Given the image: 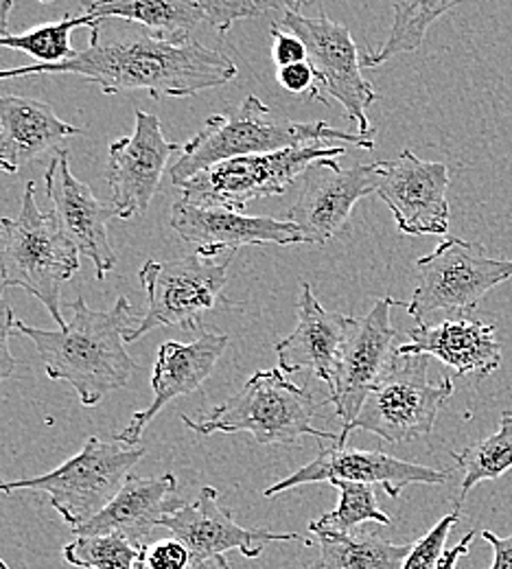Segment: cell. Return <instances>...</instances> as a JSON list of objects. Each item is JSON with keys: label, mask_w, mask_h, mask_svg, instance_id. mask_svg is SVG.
<instances>
[{"label": "cell", "mask_w": 512, "mask_h": 569, "mask_svg": "<svg viewBox=\"0 0 512 569\" xmlns=\"http://www.w3.org/2000/svg\"><path fill=\"white\" fill-rule=\"evenodd\" d=\"M103 22V20H101ZM101 22L90 27V44L60 64L2 69L0 81L33 74H77L97 83L103 94L145 90L153 99L193 97L237 77V64L195 40L173 44L153 36L101 40Z\"/></svg>", "instance_id": "obj_1"}, {"label": "cell", "mask_w": 512, "mask_h": 569, "mask_svg": "<svg viewBox=\"0 0 512 569\" xmlns=\"http://www.w3.org/2000/svg\"><path fill=\"white\" fill-rule=\"evenodd\" d=\"M134 322L137 311L123 296L110 311H94L79 296L64 329L44 331L16 320L13 331L33 340L51 381H67L81 406L94 408L106 395L126 388L139 368L126 349Z\"/></svg>", "instance_id": "obj_2"}, {"label": "cell", "mask_w": 512, "mask_h": 569, "mask_svg": "<svg viewBox=\"0 0 512 569\" xmlns=\"http://www.w3.org/2000/svg\"><path fill=\"white\" fill-rule=\"evenodd\" d=\"M331 141L374 149L372 137L335 130L324 121L300 123L277 117L259 97L250 94L237 112L209 117L204 128L180 149V158L169 167V176L175 187H182L200 171L223 160Z\"/></svg>", "instance_id": "obj_3"}, {"label": "cell", "mask_w": 512, "mask_h": 569, "mask_svg": "<svg viewBox=\"0 0 512 569\" xmlns=\"http://www.w3.org/2000/svg\"><path fill=\"white\" fill-rule=\"evenodd\" d=\"M79 270V250L67 237L58 217L36 204V184L27 182L22 209L16 219H0V284L36 296L56 325L64 329L62 284Z\"/></svg>", "instance_id": "obj_4"}, {"label": "cell", "mask_w": 512, "mask_h": 569, "mask_svg": "<svg viewBox=\"0 0 512 569\" xmlns=\"http://www.w3.org/2000/svg\"><path fill=\"white\" fill-rule=\"evenodd\" d=\"M320 403L304 388L295 386L281 368L254 372L245 386L202 421L182 417V423L202 436L252 433L263 447H290L302 436L338 442L333 431L313 427Z\"/></svg>", "instance_id": "obj_5"}, {"label": "cell", "mask_w": 512, "mask_h": 569, "mask_svg": "<svg viewBox=\"0 0 512 569\" xmlns=\"http://www.w3.org/2000/svg\"><path fill=\"white\" fill-rule=\"evenodd\" d=\"M145 456L143 447H119L90 436L81 451L56 471L33 480H0V493L33 491L49 496L51 506L74 530L101 512L126 485L134 465Z\"/></svg>", "instance_id": "obj_6"}, {"label": "cell", "mask_w": 512, "mask_h": 569, "mask_svg": "<svg viewBox=\"0 0 512 569\" xmlns=\"http://www.w3.org/2000/svg\"><path fill=\"white\" fill-rule=\"evenodd\" d=\"M344 153L347 147L320 142L223 160L187 180L180 187L182 200L243 213L254 200L277 198L290 191L293 182L302 178L311 164L320 160H335Z\"/></svg>", "instance_id": "obj_7"}, {"label": "cell", "mask_w": 512, "mask_h": 569, "mask_svg": "<svg viewBox=\"0 0 512 569\" xmlns=\"http://www.w3.org/2000/svg\"><path fill=\"white\" fill-rule=\"evenodd\" d=\"M428 372V357L396 356L390 370L368 395L358 419L340 431L335 445H347L353 429H367L390 445L430 433L455 388L449 377L430 381Z\"/></svg>", "instance_id": "obj_8"}, {"label": "cell", "mask_w": 512, "mask_h": 569, "mask_svg": "<svg viewBox=\"0 0 512 569\" xmlns=\"http://www.w3.org/2000/svg\"><path fill=\"white\" fill-rule=\"evenodd\" d=\"M232 259L234 254L213 261L193 252L173 261H147L139 272L147 293L145 316L126 333V342H137L160 327H182L202 333L204 313L223 302Z\"/></svg>", "instance_id": "obj_9"}, {"label": "cell", "mask_w": 512, "mask_h": 569, "mask_svg": "<svg viewBox=\"0 0 512 569\" xmlns=\"http://www.w3.org/2000/svg\"><path fill=\"white\" fill-rule=\"evenodd\" d=\"M419 283L410 302L399 300L423 325L434 313H462L475 309L498 284L512 279V261L489 257L478 241L442 239L434 252L416 261Z\"/></svg>", "instance_id": "obj_10"}, {"label": "cell", "mask_w": 512, "mask_h": 569, "mask_svg": "<svg viewBox=\"0 0 512 569\" xmlns=\"http://www.w3.org/2000/svg\"><path fill=\"white\" fill-rule=\"evenodd\" d=\"M277 27L304 42L307 62L318 81V99L324 101V90L344 108L347 119L358 126L360 134L374 137V128L368 121V108L377 101V92L362 74L364 56H360L349 27L333 22L324 13L309 18L295 11H288Z\"/></svg>", "instance_id": "obj_11"}, {"label": "cell", "mask_w": 512, "mask_h": 569, "mask_svg": "<svg viewBox=\"0 0 512 569\" xmlns=\"http://www.w3.org/2000/svg\"><path fill=\"white\" fill-rule=\"evenodd\" d=\"M392 307H399V300L379 298L367 318L355 322L338 357L327 403H333L342 431L358 419L368 395L396 359V329L390 322Z\"/></svg>", "instance_id": "obj_12"}, {"label": "cell", "mask_w": 512, "mask_h": 569, "mask_svg": "<svg viewBox=\"0 0 512 569\" xmlns=\"http://www.w3.org/2000/svg\"><path fill=\"white\" fill-rule=\"evenodd\" d=\"M381 162L342 169L335 160H320L302 173V187L288 219L293 221L304 243L327 246L340 237L355 204L377 191Z\"/></svg>", "instance_id": "obj_13"}, {"label": "cell", "mask_w": 512, "mask_h": 569, "mask_svg": "<svg viewBox=\"0 0 512 569\" xmlns=\"http://www.w3.org/2000/svg\"><path fill=\"white\" fill-rule=\"evenodd\" d=\"M449 167L421 160L403 149L399 158L381 162L374 196L394 214L396 228L410 237L446 234L449 230Z\"/></svg>", "instance_id": "obj_14"}, {"label": "cell", "mask_w": 512, "mask_h": 569, "mask_svg": "<svg viewBox=\"0 0 512 569\" xmlns=\"http://www.w3.org/2000/svg\"><path fill=\"white\" fill-rule=\"evenodd\" d=\"M180 149V144L164 139L155 114L145 110L134 112V134L117 139L108 153L110 202L121 219L147 213L171 156Z\"/></svg>", "instance_id": "obj_15"}, {"label": "cell", "mask_w": 512, "mask_h": 569, "mask_svg": "<svg viewBox=\"0 0 512 569\" xmlns=\"http://www.w3.org/2000/svg\"><path fill=\"white\" fill-rule=\"evenodd\" d=\"M160 528L169 530L173 539L187 546L191 566L211 557H225L232 550L245 559H257L272 541H300L311 546L309 539L295 532H270L239 526L232 512L221 508L220 496L213 487H204L193 503H184L180 510L162 517Z\"/></svg>", "instance_id": "obj_16"}, {"label": "cell", "mask_w": 512, "mask_h": 569, "mask_svg": "<svg viewBox=\"0 0 512 569\" xmlns=\"http://www.w3.org/2000/svg\"><path fill=\"white\" fill-rule=\"evenodd\" d=\"M449 473L436 469L399 460L383 451H362L347 445H333L320 449L318 458L309 465L295 469L290 478L272 485L263 491L265 498H277L302 485L315 482H358V485H379L392 499L399 498L401 491L410 485H444Z\"/></svg>", "instance_id": "obj_17"}, {"label": "cell", "mask_w": 512, "mask_h": 569, "mask_svg": "<svg viewBox=\"0 0 512 569\" xmlns=\"http://www.w3.org/2000/svg\"><path fill=\"white\" fill-rule=\"evenodd\" d=\"M171 228L202 257L237 254L245 246L304 243L300 228L290 219L257 217L221 207H200L182 198L171 207Z\"/></svg>", "instance_id": "obj_18"}, {"label": "cell", "mask_w": 512, "mask_h": 569, "mask_svg": "<svg viewBox=\"0 0 512 569\" xmlns=\"http://www.w3.org/2000/svg\"><path fill=\"white\" fill-rule=\"evenodd\" d=\"M44 182L60 226L79 254L94 263L97 281H103L117 266V254L108 239V223L119 217L114 204L99 200L86 182L74 178L67 149L51 158Z\"/></svg>", "instance_id": "obj_19"}, {"label": "cell", "mask_w": 512, "mask_h": 569, "mask_svg": "<svg viewBox=\"0 0 512 569\" xmlns=\"http://www.w3.org/2000/svg\"><path fill=\"white\" fill-rule=\"evenodd\" d=\"M225 347L228 336L223 333H202L195 342L189 345L164 342L158 349L151 372V406L137 412L128 427L114 436V440L128 447H141L143 431L155 419V415L173 399L198 392L213 375Z\"/></svg>", "instance_id": "obj_20"}, {"label": "cell", "mask_w": 512, "mask_h": 569, "mask_svg": "<svg viewBox=\"0 0 512 569\" xmlns=\"http://www.w3.org/2000/svg\"><path fill=\"white\" fill-rule=\"evenodd\" d=\"M298 325L292 336L277 342L274 351L279 357V368L283 372L313 370L327 386L333 379L338 357L344 342L355 327V318H349L338 311H329L313 296L311 284L302 283L295 302Z\"/></svg>", "instance_id": "obj_21"}, {"label": "cell", "mask_w": 512, "mask_h": 569, "mask_svg": "<svg viewBox=\"0 0 512 569\" xmlns=\"http://www.w3.org/2000/svg\"><path fill=\"white\" fill-rule=\"evenodd\" d=\"M396 356L436 357L460 377L486 379L502 363V347L495 327L469 318H449L436 325H416L408 331V342Z\"/></svg>", "instance_id": "obj_22"}, {"label": "cell", "mask_w": 512, "mask_h": 569, "mask_svg": "<svg viewBox=\"0 0 512 569\" xmlns=\"http://www.w3.org/2000/svg\"><path fill=\"white\" fill-rule=\"evenodd\" d=\"M178 480L173 473L160 478L128 476L121 491L90 521L74 528L73 535H123L132 543L145 548L147 539L160 519L180 510L187 501L178 498Z\"/></svg>", "instance_id": "obj_23"}, {"label": "cell", "mask_w": 512, "mask_h": 569, "mask_svg": "<svg viewBox=\"0 0 512 569\" xmlns=\"http://www.w3.org/2000/svg\"><path fill=\"white\" fill-rule=\"evenodd\" d=\"M83 130L62 121L53 106L16 94H0V171L18 173L27 162Z\"/></svg>", "instance_id": "obj_24"}, {"label": "cell", "mask_w": 512, "mask_h": 569, "mask_svg": "<svg viewBox=\"0 0 512 569\" xmlns=\"http://www.w3.org/2000/svg\"><path fill=\"white\" fill-rule=\"evenodd\" d=\"M81 13L94 20L121 18L137 22L153 38L187 44L207 20L200 0H81Z\"/></svg>", "instance_id": "obj_25"}, {"label": "cell", "mask_w": 512, "mask_h": 569, "mask_svg": "<svg viewBox=\"0 0 512 569\" xmlns=\"http://www.w3.org/2000/svg\"><path fill=\"white\" fill-rule=\"evenodd\" d=\"M320 555L311 569H401L412 546H396L370 532L318 535Z\"/></svg>", "instance_id": "obj_26"}, {"label": "cell", "mask_w": 512, "mask_h": 569, "mask_svg": "<svg viewBox=\"0 0 512 569\" xmlns=\"http://www.w3.org/2000/svg\"><path fill=\"white\" fill-rule=\"evenodd\" d=\"M455 4H460V0H394L390 36L377 53H364V67L374 69L401 53L421 49L430 27Z\"/></svg>", "instance_id": "obj_27"}, {"label": "cell", "mask_w": 512, "mask_h": 569, "mask_svg": "<svg viewBox=\"0 0 512 569\" xmlns=\"http://www.w3.org/2000/svg\"><path fill=\"white\" fill-rule=\"evenodd\" d=\"M453 460L462 469V489H460V503L471 493L473 487L480 482L498 480L506 471L512 469V421L511 419H500V429L484 438L478 440L460 451H453Z\"/></svg>", "instance_id": "obj_28"}, {"label": "cell", "mask_w": 512, "mask_h": 569, "mask_svg": "<svg viewBox=\"0 0 512 569\" xmlns=\"http://www.w3.org/2000/svg\"><path fill=\"white\" fill-rule=\"evenodd\" d=\"M97 22H101V20H94L86 13H79L73 18L64 16L58 22L40 24L36 29L27 31V33H20V36H13V33L0 36V47L20 51V53L29 56L31 60H36V64H60V62L73 58L77 53L71 47V33L74 29L77 27H92Z\"/></svg>", "instance_id": "obj_29"}, {"label": "cell", "mask_w": 512, "mask_h": 569, "mask_svg": "<svg viewBox=\"0 0 512 569\" xmlns=\"http://www.w3.org/2000/svg\"><path fill=\"white\" fill-rule=\"evenodd\" d=\"M331 487H335L340 491V503L335 510H331L309 523L311 535H315V537L329 535V532L349 535L367 521H377L381 526L392 523V519L379 508L372 485L335 480V482H331Z\"/></svg>", "instance_id": "obj_30"}, {"label": "cell", "mask_w": 512, "mask_h": 569, "mask_svg": "<svg viewBox=\"0 0 512 569\" xmlns=\"http://www.w3.org/2000/svg\"><path fill=\"white\" fill-rule=\"evenodd\" d=\"M143 550L123 535H83L64 546L62 557L73 568L137 569Z\"/></svg>", "instance_id": "obj_31"}, {"label": "cell", "mask_w": 512, "mask_h": 569, "mask_svg": "<svg viewBox=\"0 0 512 569\" xmlns=\"http://www.w3.org/2000/svg\"><path fill=\"white\" fill-rule=\"evenodd\" d=\"M460 519V508H455L451 515L442 517L439 523L416 543H412V552L403 561L401 569H439L440 559L444 555V543L451 532V528Z\"/></svg>", "instance_id": "obj_32"}, {"label": "cell", "mask_w": 512, "mask_h": 569, "mask_svg": "<svg viewBox=\"0 0 512 569\" xmlns=\"http://www.w3.org/2000/svg\"><path fill=\"white\" fill-rule=\"evenodd\" d=\"M211 27L220 33H228L237 20L259 16V7L254 0H200Z\"/></svg>", "instance_id": "obj_33"}, {"label": "cell", "mask_w": 512, "mask_h": 569, "mask_svg": "<svg viewBox=\"0 0 512 569\" xmlns=\"http://www.w3.org/2000/svg\"><path fill=\"white\" fill-rule=\"evenodd\" d=\"M141 561L149 569H189L191 552L182 541L171 537L155 543H147Z\"/></svg>", "instance_id": "obj_34"}, {"label": "cell", "mask_w": 512, "mask_h": 569, "mask_svg": "<svg viewBox=\"0 0 512 569\" xmlns=\"http://www.w3.org/2000/svg\"><path fill=\"white\" fill-rule=\"evenodd\" d=\"M270 36L274 40L272 58H274L279 69L298 64V62H307V47L298 36H293L290 31L277 27V24L270 29Z\"/></svg>", "instance_id": "obj_35"}, {"label": "cell", "mask_w": 512, "mask_h": 569, "mask_svg": "<svg viewBox=\"0 0 512 569\" xmlns=\"http://www.w3.org/2000/svg\"><path fill=\"white\" fill-rule=\"evenodd\" d=\"M4 287L0 284V383L11 379L16 368H18V361L16 357L11 356L9 351V336L16 333L13 327H16V320H13V309L9 307V302L4 300L2 296Z\"/></svg>", "instance_id": "obj_36"}, {"label": "cell", "mask_w": 512, "mask_h": 569, "mask_svg": "<svg viewBox=\"0 0 512 569\" xmlns=\"http://www.w3.org/2000/svg\"><path fill=\"white\" fill-rule=\"evenodd\" d=\"M277 79L288 92H293V94L309 92L313 99H318V81H315V72L309 62H298V64L279 69Z\"/></svg>", "instance_id": "obj_37"}, {"label": "cell", "mask_w": 512, "mask_h": 569, "mask_svg": "<svg viewBox=\"0 0 512 569\" xmlns=\"http://www.w3.org/2000/svg\"><path fill=\"white\" fill-rule=\"evenodd\" d=\"M482 539H486L493 546V566L489 569H512V537H498L491 530H482L480 532Z\"/></svg>", "instance_id": "obj_38"}, {"label": "cell", "mask_w": 512, "mask_h": 569, "mask_svg": "<svg viewBox=\"0 0 512 569\" xmlns=\"http://www.w3.org/2000/svg\"><path fill=\"white\" fill-rule=\"evenodd\" d=\"M475 535H478L475 530L466 532V535H464V539H462L458 546H453L449 552H444V555H442V559H440L439 569L458 568V561H460L462 557H466V555H469V546H471V541H473V537H475Z\"/></svg>", "instance_id": "obj_39"}, {"label": "cell", "mask_w": 512, "mask_h": 569, "mask_svg": "<svg viewBox=\"0 0 512 569\" xmlns=\"http://www.w3.org/2000/svg\"><path fill=\"white\" fill-rule=\"evenodd\" d=\"M254 2H257V7H259L261 13L272 11V9H285V13H288V11L300 13V9H302L304 4H309L311 0H254Z\"/></svg>", "instance_id": "obj_40"}, {"label": "cell", "mask_w": 512, "mask_h": 569, "mask_svg": "<svg viewBox=\"0 0 512 569\" xmlns=\"http://www.w3.org/2000/svg\"><path fill=\"white\" fill-rule=\"evenodd\" d=\"M13 9V0H0V36L9 33V11Z\"/></svg>", "instance_id": "obj_41"}, {"label": "cell", "mask_w": 512, "mask_h": 569, "mask_svg": "<svg viewBox=\"0 0 512 569\" xmlns=\"http://www.w3.org/2000/svg\"><path fill=\"white\" fill-rule=\"evenodd\" d=\"M189 569H230V566H228L225 557H211V559L200 561V563H195Z\"/></svg>", "instance_id": "obj_42"}, {"label": "cell", "mask_w": 512, "mask_h": 569, "mask_svg": "<svg viewBox=\"0 0 512 569\" xmlns=\"http://www.w3.org/2000/svg\"><path fill=\"white\" fill-rule=\"evenodd\" d=\"M502 419H511L512 421V410H506V412H502Z\"/></svg>", "instance_id": "obj_43"}, {"label": "cell", "mask_w": 512, "mask_h": 569, "mask_svg": "<svg viewBox=\"0 0 512 569\" xmlns=\"http://www.w3.org/2000/svg\"><path fill=\"white\" fill-rule=\"evenodd\" d=\"M141 559H143V557H141ZM137 569H149V568H145V563H143V561H139V563H137Z\"/></svg>", "instance_id": "obj_44"}, {"label": "cell", "mask_w": 512, "mask_h": 569, "mask_svg": "<svg viewBox=\"0 0 512 569\" xmlns=\"http://www.w3.org/2000/svg\"><path fill=\"white\" fill-rule=\"evenodd\" d=\"M0 569H9V566H7L2 559H0Z\"/></svg>", "instance_id": "obj_45"}, {"label": "cell", "mask_w": 512, "mask_h": 569, "mask_svg": "<svg viewBox=\"0 0 512 569\" xmlns=\"http://www.w3.org/2000/svg\"><path fill=\"white\" fill-rule=\"evenodd\" d=\"M40 2H53V0H40Z\"/></svg>", "instance_id": "obj_46"}]
</instances>
